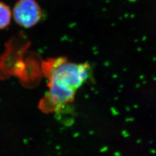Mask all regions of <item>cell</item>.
Wrapping results in <instances>:
<instances>
[{
	"label": "cell",
	"instance_id": "1",
	"mask_svg": "<svg viewBox=\"0 0 156 156\" xmlns=\"http://www.w3.org/2000/svg\"><path fill=\"white\" fill-rule=\"evenodd\" d=\"M42 68L48 79L49 91L39 106L46 112L59 111L72 102L76 91L89 80L91 73L89 64L73 62L65 57L49 59L43 62Z\"/></svg>",
	"mask_w": 156,
	"mask_h": 156
},
{
	"label": "cell",
	"instance_id": "2",
	"mask_svg": "<svg viewBox=\"0 0 156 156\" xmlns=\"http://www.w3.org/2000/svg\"><path fill=\"white\" fill-rule=\"evenodd\" d=\"M42 16V9L35 0H19L13 7L14 20L24 28L35 26L41 20Z\"/></svg>",
	"mask_w": 156,
	"mask_h": 156
},
{
	"label": "cell",
	"instance_id": "3",
	"mask_svg": "<svg viewBox=\"0 0 156 156\" xmlns=\"http://www.w3.org/2000/svg\"><path fill=\"white\" fill-rule=\"evenodd\" d=\"M12 12L10 8L0 1V30L6 28L11 21Z\"/></svg>",
	"mask_w": 156,
	"mask_h": 156
}]
</instances>
